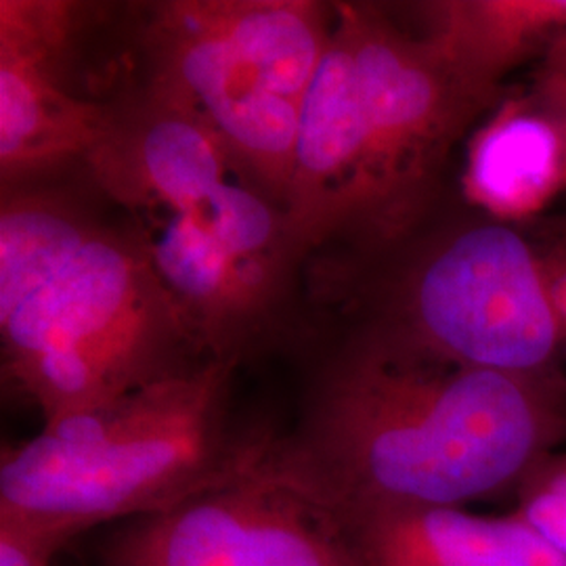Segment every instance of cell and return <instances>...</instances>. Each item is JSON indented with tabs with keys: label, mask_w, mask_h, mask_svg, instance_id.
<instances>
[{
	"label": "cell",
	"mask_w": 566,
	"mask_h": 566,
	"mask_svg": "<svg viewBox=\"0 0 566 566\" xmlns=\"http://www.w3.org/2000/svg\"><path fill=\"white\" fill-rule=\"evenodd\" d=\"M566 447V397L357 327L259 470L334 518L516 493Z\"/></svg>",
	"instance_id": "6da1fadb"
},
{
	"label": "cell",
	"mask_w": 566,
	"mask_h": 566,
	"mask_svg": "<svg viewBox=\"0 0 566 566\" xmlns=\"http://www.w3.org/2000/svg\"><path fill=\"white\" fill-rule=\"evenodd\" d=\"M0 350L44 422L210 359L139 227L49 181L2 189Z\"/></svg>",
	"instance_id": "7a4b0ae2"
},
{
	"label": "cell",
	"mask_w": 566,
	"mask_h": 566,
	"mask_svg": "<svg viewBox=\"0 0 566 566\" xmlns=\"http://www.w3.org/2000/svg\"><path fill=\"white\" fill-rule=\"evenodd\" d=\"M240 361L200 365L44 422L0 460V510L74 528L160 514L263 462L273 434L233 422Z\"/></svg>",
	"instance_id": "3957f363"
},
{
	"label": "cell",
	"mask_w": 566,
	"mask_h": 566,
	"mask_svg": "<svg viewBox=\"0 0 566 566\" xmlns=\"http://www.w3.org/2000/svg\"><path fill=\"white\" fill-rule=\"evenodd\" d=\"M353 277H365L357 327L566 397V208L428 223Z\"/></svg>",
	"instance_id": "277c9868"
},
{
	"label": "cell",
	"mask_w": 566,
	"mask_h": 566,
	"mask_svg": "<svg viewBox=\"0 0 566 566\" xmlns=\"http://www.w3.org/2000/svg\"><path fill=\"white\" fill-rule=\"evenodd\" d=\"M332 28L334 4L313 0L156 2L139 32L143 88L206 122L283 210Z\"/></svg>",
	"instance_id": "5b68a950"
},
{
	"label": "cell",
	"mask_w": 566,
	"mask_h": 566,
	"mask_svg": "<svg viewBox=\"0 0 566 566\" xmlns=\"http://www.w3.org/2000/svg\"><path fill=\"white\" fill-rule=\"evenodd\" d=\"M359 86L364 206L350 271L409 242L432 221L453 149L506 91L468 76L385 7L334 2Z\"/></svg>",
	"instance_id": "8992f818"
},
{
	"label": "cell",
	"mask_w": 566,
	"mask_h": 566,
	"mask_svg": "<svg viewBox=\"0 0 566 566\" xmlns=\"http://www.w3.org/2000/svg\"><path fill=\"white\" fill-rule=\"evenodd\" d=\"M102 566H357L336 521L259 468L124 523Z\"/></svg>",
	"instance_id": "52a82bcc"
},
{
	"label": "cell",
	"mask_w": 566,
	"mask_h": 566,
	"mask_svg": "<svg viewBox=\"0 0 566 566\" xmlns=\"http://www.w3.org/2000/svg\"><path fill=\"white\" fill-rule=\"evenodd\" d=\"M84 9L63 0H0V181L46 182L105 142L116 102L84 99L67 67Z\"/></svg>",
	"instance_id": "ba28073f"
},
{
	"label": "cell",
	"mask_w": 566,
	"mask_h": 566,
	"mask_svg": "<svg viewBox=\"0 0 566 566\" xmlns=\"http://www.w3.org/2000/svg\"><path fill=\"white\" fill-rule=\"evenodd\" d=\"M139 231L210 357L242 364L277 325L298 264L240 252L193 212L160 217Z\"/></svg>",
	"instance_id": "9c48e42d"
},
{
	"label": "cell",
	"mask_w": 566,
	"mask_h": 566,
	"mask_svg": "<svg viewBox=\"0 0 566 566\" xmlns=\"http://www.w3.org/2000/svg\"><path fill=\"white\" fill-rule=\"evenodd\" d=\"M84 170L109 202L143 219L196 210L243 175L206 122L145 88L116 102L112 130Z\"/></svg>",
	"instance_id": "30bf717a"
},
{
	"label": "cell",
	"mask_w": 566,
	"mask_h": 566,
	"mask_svg": "<svg viewBox=\"0 0 566 566\" xmlns=\"http://www.w3.org/2000/svg\"><path fill=\"white\" fill-rule=\"evenodd\" d=\"M462 193L504 223L546 217L566 196V126L528 84L504 93L465 139Z\"/></svg>",
	"instance_id": "8fae6325"
},
{
	"label": "cell",
	"mask_w": 566,
	"mask_h": 566,
	"mask_svg": "<svg viewBox=\"0 0 566 566\" xmlns=\"http://www.w3.org/2000/svg\"><path fill=\"white\" fill-rule=\"evenodd\" d=\"M334 521L357 566H566L516 510L485 516L468 507H390Z\"/></svg>",
	"instance_id": "7c38bea8"
},
{
	"label": "cell",
	"mask_w": 566,
	"mask_h": 566,
	"mask_svg": "<svg viewBox=\"0 0 566 566\" xmlns=\"http://www.w3.org/2000/svg\"><path fill=\"white\" fill-rule=\"evenodd\" d=\"M416 11L420 32L468 76L500 93L514 70L535 65L566 36V0H441Z\"/></svg>",
	"instance_id": "4fadbf2b"
},
{
	"label": "cell",
	"mask_w": 566,
	"mask_h": 566,
	"mask_svg": "<svg viewBox=\"0 0 566 566\" xmlns=\"http://www.w3.org/2000/svg\"><path fill=\"white\" fill-rule=\"evenodd\" d=\"M514 497V510L566 558V447L552 451L535 465Z\"/></svg>",
	"instance_id": "5bb4252c"
},
{
	"label": "cell",
	"mask_w": 566,
	"mask_h": 566,
	"mask_svg": "<svg viewBox=\"0 0 566 566\" xmlns=\"http://www.w3.org/2000/svg\"><path fill=\"white\" fill-rule=\"evenodd\" d=\"M76 537L67 525L0 510V566H53Z\"/></svg>",
	"instance_id": "9a60e30c"
},
{
	"label": "cell",
	"mask_w": 566,
	"mask_h": 566,
	"mask_svg": "<svg viewBox=\"0 0 566 566\" xmlns=\"http://www.w3.org/2000/svg\"><path fill=\"white\" fill-rule=\"evenodd\" d=\"M528 86L554 109V114L566 126V36L533 65Z\"/></svg>",
	"instance_id": "2e32d148"
}]
</instances>
